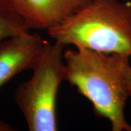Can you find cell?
Returning <instances> with one entry per match:
<instances>
[{"label": "cell", "instance_id": "obj_1", "mask_svg": "<svg viewBox=\"0 0 131 131\" xmlns=\"http://www.w3.org/2000/svg\"><path fill=\"white\" fill-rule=\"evenodd\" d=\"M130 58L84 47L68 49L63 53L66 81L89 100L98 117L107 119L112 131H131L125 116L129 98L125 69Z\"/></svg>", "mask_w": 131, "mask_h": 131}, {"label": "cell", "instance_id": "obj_2", "mask_svg": "<svg viewBox=\"0 0 131 131\" xmlns=\"http://www.w3.org/2000/svg\"><path fill=\"white\" fill-rule=\"evenodd\" d=\"M47 32L66 46L131 57V2L92 0Z\"/></svg>", "mask_w": 131, "mask_h": 131}, {"label": "cell", "instance_id": "obj_8", "mask_svg": "<svg viewBox=\"0 0 131 131\" xmlns=\"http://www.w3.org/2000/svg\"><path fill=\"white\" fill-rule=\"evenodd\" d=\"M9 127L6 124L0 122V130H9Z\"/></svg>", "mask_w": 131, "mask_h": 131}, {"label": "cell", "instance_id": "obj_7", "mask_svg": "<svg viewBox=\"0 0 131 131\" xmlns=\"http://www.w3.org/2000/svg\"><path fill=\"white\" fill-rule=\"evenodd\" d=\"M125 80L126 89L129 97L131 98V66L128 63L125 69Z\"/></svg>", "mask_w": 131, "mask_h": 131}, {"label": "cell", "instance_id": "obj_6", "mask_svg": "<svg viewBox=\"0 0 131 131\" xmlns=\"http://www.w3.org/2000/svg\"><path fill=\"white\" fill-rule=\"evenodd\" d=\"M29 30L13 7L11 0H0V41Z\"/></svg>", "mask_w": 131, "mask_h": 131}, {"label": "cell", "instance_id": "obj_3", "mask_svg": "<svg viewBox=\"0 0 131 131\" xmlns=\"http://www.w3.org/2000/svg\"><path fill=\"white\" fill-rule=\"evenodd\" d=\"M65 47L58 41L47 42L32 69V77L15 90V101L30 131L58 130L57 95L61 84L66 81Z\"/></svg>", "mask_w": 131, "mask_h": 131}, {"label": "cell", "instance_id": "obj_5", "mask_svg": "<svg viewBox=\"0 0 131 131\" xmlns=\"http://www.w3.org/2000/svg\"><path fill=\"white\" fill-rule=\"evenodd\" d=\"M92 0H11L29 29L49 31L79 12Z\"/></svg>", "mask_w": 131, "mask_h": 131}, {"label": "cell", "instance_id": "obj_4", "mask_svg": "<svg viewBox=\"0 0 131 131\" xmlns=\"http://www.w3.org/2000/svg\"><path fill=\"white\" fill-rule=\"evenodd\" d=\"M47 42L28 31L0 41V88L19 73L33 69Z\"/></svg>", "mask_w": 131, "mask_h": 131}]
</instances>
